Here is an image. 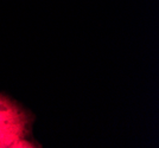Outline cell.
<instances>
[{"label":"cell","mask_w":159,"mask_h":148,"mask_svg":"<svg viewBox=\"0 0 159 148\" xmlns=\"http://www.w3.org/2000/svg\"><path fill=\"white\" fill-rule=\"evenodd\" d=\"M29 119L14 102L0 96V148H31Z\"/></svg>","instance_id":"obj_1"}]
</instances>
